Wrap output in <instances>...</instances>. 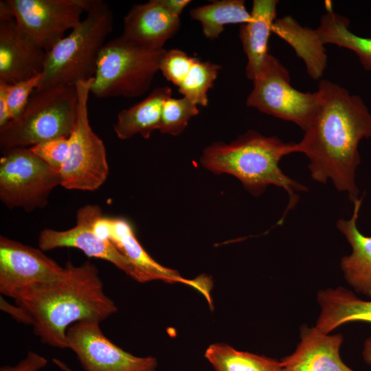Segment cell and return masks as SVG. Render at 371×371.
Returning <instances> with one entry per match:
<instances>
[{"instance_id":"6","label":"cell","mask_w":371,"mask_h":371,"mask_svg":"<svg viewBox=\"0 0 371 371\" xmlns=\"http://www.w3.org/2000/svg\"><path fill=\"white\" fill-rule=\"evenodd\" d=\"M165 49H153L120 35L104 45L90 92L95 97L136 98L150 87Z\"/></svg>"},{"instance_id":"35","label":"cell","mask_w":371,"mask_h":371,"mask_svg":"<svg viewBox=\"0 0 371 371\" xmlns=\"http://www.w3.org/2000/svg\"><path fill=\"white\" fill-rule=\"evenodd\" d=\"M324 6H325V8H326L327 12H333L332 3H331L330 1H325Z\"/></svg>"},{"instance_id":"24","label":"cell","mask_w":371,"mask_h":371,"mask_svg":"<svg viewBox=\"0 0 371 371\" xmlns=\"http://www.w3.org/2000/svg\"><path fill=\"white\" fill-rule=\"evenodd\" d=\"M190 17L201 23L206 38L214 39L229 24L247 23L251 19L250 12L243 0L215 1L203 6L192 8Z\"/></svg>"},{"instance_id":"31","label":"cell","mask_w":371,"mask_h":371,"mask_svg":"<svg viewBox=\"0 0 371 371\" xmlns=\"http://www.w3.org/2000/svg\"><path fill=\"white\" fill-rule=\"evenodd\" d=\"M48 361L36 352L29 351L25 357L15 366H5L0 371H39L46 366Z\"/></svg>"},{"instance_id":"16","label":"cell","mask_w":371,"mask_h":371,"mask_svg":"<svg viewBox=\"0 0 371 371\" xmlns=\"http://www.w3.org/2000/svg\"><path fill=\"white\" fill-rule=\"evenodd\" d=\"M328 334L304 326L295 351L280 361L282 371H355L340 357L342 335Z\"/></svg>"},{"instance_id":"33","label":"cell","mask_w":371,"mask_h":371,"mask_svg":"<svg viewBox=\"0 0 371 371\" xmlns=\"http://www.w3.org/2000/svg\"><path fill=\"white\" fill-rule=\"evenodd\" d=\"M161 5L171 14L179 17L183 9L190 3V0H159Z\"/></svg>"},{"instance_id":"3","label":"cell","mask_w":371,"mask_h":371,"mask_svg":"<svg viewBox=\"0 0 371 371\" xmlns=\"http://www.w3.org/2000/svg\"><path fill=\"white\" fill-rule=\"evenodd\" d=\"M295 153V143H286L276 136L267 137L249 130L229 144L216 142L207 146L201 164L208 170L236 177L246 190L258 196L271 185L284 189L289 203L280 221L297 205V192L308 188L285 175L279 164L282 158Z\"/></svg>"},{"instance_id":"12","label":"cell","mask_w":371,"mask_h":371,"mask_svg":"<svg viewBox=\"0 0 371 371\" xmlns=\"http://www.w3.org/2000/svg\"><path fill=\"white\" fill-rule=\"evenodd\" d=\"M98 205H86L79 208L74 227L63 231L44 229L38 236L39 249L49 251L56 248L72 247L81 250L87 256L102 259L138 281L136 270L128 260L109 240L100 237L93 229L95 221L102 216Z\"/></svg>"},{"instance_id":"14","label":"cell","mask_w":371,"mask_h":371,"mask_svg":"<svg viewBox=\"0 0 371 371\" xmlns=\"http://www.w3.org/2000/svg\"><path fill=\"white\" fill-rule=\"evenodd\" d=\"M109 240L128 260L137 271L138 281L162 280L181 282L196 289L210 302V286L207 278L196 280L182 278L179 273L156 262L139 243L131 223L123 218L108 217Z\"/></svg>"},{"instance_id":"1","label":"cell","mask_w":371,"mask_h":371,"mask_svg":"<svg viewBox=\"0 0 371 371\" xmlns=\"http://www.w3.org/2000/svg\"><path fill=\"white\" fill-rule=\"evenodd\" d=\"M317 109L295 153L304 154L311 177L326 183L330 179L338 191L354 203L359 190L355 182L360 163V141L371 137V113L362 98L326 79L319 82Z\"/></svg>"},{"instance_id":"5","label":"cell","mask_w":371,"mask_h":371,"mask_svg":"<svg viewBox=\"0 0 371 371\" xmlns=\"http://www.w3.org/2000/svg\"><path fill=\"white\" fill-rule=\"evenodd\" d=\"M78 106L76 85L36 90L22 112L0 127L1 151L30 148L58 137H69L76 121Z\"/></svg>"},{"instance_id":"9","label":"cell","mask_w":371,"mask_h":371,"mask_svg":"<svg viewBox=\"0 0 371 371\" xmlns=\"http://www.w3.org/2000/svg\"><path fill=\"white\" fill-rule=\"evenodd\" d=\"M253 82L246 100L248 106L292 122L304 131L307 128L318 107L317 91L302 92L293 88L288 70L271 54Z\"/></svg>"},{"instance_id":"20","label":"cell","mask_w":371,"mask_h":371,"mask_svg":"<svg viewBox=\"0 0 371 371\" xmlns=\"http://www.w3.org/2000/svg\"><path fill=\"white\" fill-rule=\"evenodd\" d=\"M317 301L320 313L315 327L324 333L350 322L371 323V301L361 300L343 287L319 291Z\"/></svg>"},{"instance_id":"30","label":"cell","mask_w":371,"mask_h":371,"mask_svg":"<svg viewBox=\"0 0 371 371\" xmlns=\"http://www.w3.org/2000/svg\"><path fill=\"white\" fill-rule=\"evenodd\" d=\"M195 59L180 49L165 50L161 59L159 71L168 80L179 87Z\"/></svg>"},{"instance_id":"17","label":"cell","mask_w":371,"mask_h":371,"mask_svg":"<svg viewBox=\"0 0 371 371\" xmlns=\"http://www.w3.org/2000/svg\"><path fill=\"white\" fill-rule=\"evenodd\" d=\"M181 26L179 17L168 12L159 0L133 5L124 18L123 35L139 45L164 49Z\"/></svg>"},{"instance_id":"13","label":"cell","mask_w":371,"mask_h":371,"mask_svg":"<svg viewBox=\"0 0 371 371\" xmlns=\"http://www.w3.org/2000/svg\"><path fill=\"white\" fill-rule=\"evenodd\" d=\"M65 268L41 249L0 236V292L15 298L32 285L54 281Z\"/></svg>"},{"instance_id":"28","label":"cell","mask_w":371,"mask_h":371,"mask_svg":"<svg viewBox=\"0 0 371 371\" xmlns=\"http://www.w3.org/2000/svg\"><path fill=\"white\" fill-rule=\"evenodd\" d=\"M41 80V74L15 84L0 82V91L5 95L11 120L22 112L32 93L38 87Z\"/></svg>"},{"instance_id":"11","label":"cell","mask_w":371,"mask_h":371,"mask_svg":"<svg viewBox=\"0 0 371 371\" xmlns=\"http://www.w3.org/2000/svg\"><path fill=\"white\" fill-rule=\"evenodd\" d=\"M67 348L76 355L85 371H156L153 357L135 356L111 342L97 322H77L67 330ZM54 363L72 371L63 362Z\"/></svg>"},{"instance_id":"21","label":"cell","mask_w":371,"mask_h":371,"mask_svg":"<svg viewBox=\"0 0 371 371\" xmlns=\"http://www.w3.org/2000/svg\"><path fill=\"white\" fill-rule=\"evenodd\" d=\"M171 95L169 87H157L137 104L120 111L113 125L117 137L127 139L139 134L148 139L159 129L164 103Z\"/></svg>"},{"instance_id":"34","label":"cell","mask_w":371,"mask_h":371,"mask_svg":"<svg viewBox=\"0 0 371 371\" xmlns=\"http://www.w3.org/2000/svg\"><path fill=\"white\" fill-rule=\"evenodd\" d=\"M362 357L364 361L371 365V336H370L364 342Z\"/></svg>"},{"instance_id":"19","label":"cell","mask_w":371,"mask_h":371,"mask_svg":"<svg viewBox=\"0 0 371 371\" xmlns=\"http://www.w3.org/2000/svg\"><path fill=\"white\" fill-rule=\"evenodd\" d=\"M278 3L277 0H254L250 20L240 26L239 38L247 58L246 76L252 81L260 72L269 54L268 43L276 19Z\"/></svg>"},{"instance_id":"25","label":"cell","mask_w":371,"mask_h":371,"mask_svg":"<svg viewBox=\"0 0 371 371\" xmlns=\"http://www.w3.org/2000/svg\"><path fill=\"white\" fill-rule=\"evenodd\" d=\"M205 357L216 371H282L280 361L239 351L223 344L210 345Z\"/></svg>"},{"instance_id":"4","label":"cell","mask_w":371,"mask_h":371,"mask_svg":"<svg viewBox=\"0 0 371 371\" xmlns=\"http://www.w3.org/2000/svg\"><path fill=\"white\" fill-rule=\"evenodd\" d=\"M113 14L102 0H91L81 23L47 53L37 91L75 86L93 78L100 52L113 28Z\"/></svg>"},{"instance_id":"27","label":"cell","mask_w":371,"mask_h":371,"mask_svg":"<svg viewBox=\"0 0 371 371\" xmlns=\"http://www.w3.org/2000/svg\"><path fill=\"white\" fill-rule=\"evenodd\" d=\"M199 113L197 106L186 97L179 99L170 97L163 105L159 131L165 134L179 135L186 129L189 120Z\"/></svg>"},{"instance_id":"22","label":"cell","mask_w":371,"mask_h":371,"mask_svg":"<svg viewBox=\"0 0 371 371\" xmlns=\"http://www.w3.org/2000/svg\"><path fill=\"white\" fill-rule=\"evenodd\" d=\"M272 32L284 39L304 62L309 76L319 79L326 69V50L315 30L302 27L292 16L276 19Z\"/></svg>"},{"instance_id":"7","label":"cell","mask_w":371,"mask_h":371,"mask_svg":"<svg viewBox=\"0 0 371 371\" xmlns=\"http://www.w3.org/2000/svg\"><path fill=\"white\" fill-rule=\"evenodd\" d=\"M93 78L76 84L78 94L76 121L69 139L68 159L60 171V186L68 190L95 191L109 175L106 150L89 120L88 100Z\"/></svg>"},{"instance_id":"10","label":"cell","mask_w":371,"mask_h":371,"mask_svg":"<svg viewBox=\"0 0 371 371\" xmlns=\"http://www.w3.org/2000/svg\"><path fill=\"white\" fill-rule=\"evenodd\" d=\"M14 20L47 53L82 21L91 0H8Z\"/></svg>"},{"instance_id":"32","label":"cell","mask_w":371,"mask_h":371,"mask_svg":"<svg viewBox=\"0 0 371 371\" xmlns=\"http://www.w3.org/2000/svg\"><path fill=\"white\" fill-rule=\"evenodd\" d=\"M0 308L17 322L32 326L33 321L30 313L23 307L9 303L3 296L0 297Z\"/></svg>"},{"instance_id":"8","label":"cell","mask_w":371,"mask_h":371,"mask_svg":"<svg viewBox=\"0 0 371 371\" xmlns=\"http://www.w3.org/2000/svg\"><path fill=\"white\" fill-rule=\"evenodd\" d=\"M0 158V199L9 209L26 212L45 207L60 175L54 171L30 148H14Z\"/></svg>"},{"instance_id":"2","label":"cell","mask_w":371,"mask_h":371,"mask_svg":"<svg viewBox=\"0 0 371 371\" xmlns=\"http://www.w3.org/2000/svg\"><path fill=\"white\" fill-rule=\"evenodd\" d=\"M63 275L54 281L21 291L16 304L31 315L34 334L41 342L67 348V330L77 322L100 323L116 313L114 302L104 293L96 266L67 261Z\"/></svg>"},{"instance_id":"18","label":"cell","mask_w":371,"mask_h":371,"mask_svg":"<svg viewBox=\"0 0 371 371\" xmlns=\"http://www.w3.org/2000/svg\"><path fill=\"white\" fill-rule=\"evenodd\" d=\"M362 198L355 201L349 219H339L337 227L350 244L352 252L341 259L340 266L347 282L356 292L371 298V236L362 234L357 220Z\"/></svg>"},{"instance_id":"26","label":"cell","mask_w":371,"mask_h":371,"mask_svg":"<svg viewBox=\"0 0 371 371\" xmlns=\"http://www.w3.org/2000/svg\"><path fill=\"white\" fill-rule=\"evenodd\" d=\"M221 67L195 59L189 73L178 87L179 92L194 104L208 105L207 92L213 87Z\"/></svg>"},{"instance_id":"29","label":"cell","mask_w":371,"mask_h":371,"mask_svg":"<svg viewBox=\"0 0 371 371\" xmlns=\"http://www.w3.org/2000/svg\"><path fill=\"white\" fill-rule=\"evenodd\" d=\"M30 148L54 171L60 174L69 155L70 142L69 137L63 136L41 142Z\"/></svg>"},{"instance_id":"15","label":"cell","mask_w":371,"mask_h":371,"mask_svg":"<svg viewBox=\"0 0 371 371\" xmlns=\"http://www.w3.org/2000/svg\"><path fill=\"white\" fill-rule=\"evenodd\" d=\"M46 55L14 20H0V82L15 84L41 74Z\"/></svg>"},{"instance_id":"23","label":"cell","mask_w":371,"mask_h":371,"mask_svg":"<svg viewBox=\"0 0 371 371\" xmlns=\"http://www.w3.org/2000/svg\"><path fill=\"white\" fill-rule=\"evenodd\" d=\"M349 25L348 19L330 12L322 16L315 30L323 45L334 44L352 51L363 68L371 71V38L355 34L349 30Z\"/></svg>"}]
</instances>
